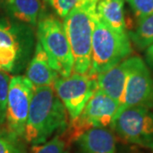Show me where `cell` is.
<instances>
[{
    "mask_svg": "<svg viewBox=\"0 0 153 153\" xmlns=\"http://www.w3.org/2000/svg\"><path fill=\"white\" fill-rule=\"evenodd\" d=\"M97 0H81L64 18L63 27L73 58L72 73L88 74L91 66V45Z\"/></svg>",
    "mask_w": 153,
    "mask_h": 153,
    "instance_id": "2",
    "label": "cell"
},
{
    "mask_svg": "<svg viewBox=\"0 0 153 153\" xmlns=\"http://www.w3.org/2000/svg\"><path fill=\"white\" fill-rule=\"evenodd\" d=\"M63 133L56 134L54 138L44 144L33 146L31 153H69L70 142Z\"/></svg>",
    "mask_w": 153,
    "mask_h": 153,
    "instance_id": "17",
    "label": "cell"
},
{
    "mask_svg": "<svg viewBox=\"0 0 153 153\" xmlns=\"http://www.w3.org/2000/svg\"><path fill=\"white\" fill-rule=\"evenodd\" d=\"M0 153H27L19 138L8 132H0Z\"/></svg>",
    "mask_w": 153,
    "mask_h": 153,
    "instance_id": "18",
    "label": "cell"
},
{
    "mask_svg": "<svg viewBox=\"0 0 153 153\" xmlns=\"http://www.w3.org/2000/svg\"><path fill=\"white\" fill-rule=\"evenodd\" d=\"M119 104L113 99L97 89L85 105L76 119L71 120L65 131L68 141H76L83 133L93 128H106L111 125L117 113Z\"/></svg>",
    "mask_w": 153,
    "mask_h": 153,
    "instance_id": "5",
    "label": "cell"
},
{
    "mask_svg": "<svg viewBox=\"0 0 153 153\" xmlns=\"http://www.w3.org/2000/svg\"><path fill=\"white\" fill-rule=\"evenodd\" d=\"M4 9L12 20L35 27L41 16L42 2L41 0H5Z\"/></svg>",
    "mask_w": 153,
    "mask_h": 153,
    "instance_id": "15",
    "label": "cell"
},
{
    "mask_svg": "<svg viewBox=\"0 0 153 153\" xmlns=\"http://www.w3.org/2000/svg\"><path fill=\"white\" fill-rule=\"evenodd\" d=\"M4 1H5V0H4Z\"/></svg>",
    "mask_w": 153,
    "mask_h": 153,
    "instance_id": "24",
    "label": "cell"
},
{
    "mask_svg": "<svg viewBox=\"0 0 153 153\" xmlns=\"http://www.w3.org/2000/svg\"><path fill=\"white\" fill-rule=\"evenodd\" d=\"M128 71L124 92L118 114L129 107L153 108V76L145 61L139 56L127 59ZM116 115V116H117Z\"/></svg>",
    "mask_w": 153,
    "mask_h": 153,
    "instance_id": "6",
    "label": "cell"
},
{
    "mask_svg": "<svg viewBox=\"0 0 153 153\" xmlns=\"http://www.w3.org/2000/svg\"><path fill=\"white\" fill-rule=\"evenodd\" d=\"M131 53L128 35L114 32L96 16L91 45V66L88 74L96 78L98 75L128 59Z\"/></svg>",
    "mask_w": 153,
    "mask_h": 153,
    "instance_id": "3",
    "label": "cell"
},
{
    "mask_svg": "<svg viewBox=\"0 0 153 153\" xmlns=\"http://www.w3.org/2000/svg\"><path fill=\"white\" fill-rule=\"evenodd\" d=\"M44 1H46V0H44Z\"/></svg>",
    "mask_w": 153,
    "mask_h": 153,
    "instance_id": "23",
    "label": "cell"
},
{
    "mask_svg": "<svg viewBox=\"0 0 153 153\" xmlns=\"http://www.w3.org/2000/svg\"><path fill=\"white\" fill-rule=\"evenodd\" d=\"M67 128V111L53 87L35 88L23 139L36 146Z\"/></svg>",
    "mask_w": 153,
    "mask_h": 153,
    "instance_id": "1",
    "label": "cell"
},
{
    "mask_svg": "<svg viewBox=\"0 0 153 153\" xmlns=\"http://www.w3.org/2000/svg\"><path fill=\"white\" fill-rule=\"evenodd\" d=\"M38 42L46 52L50 66L61 77L73 71V58L63 23L52 15H41L38 22Z\"/></svg>",
    "mask_w": 153,
    "mask_h": 153,
    "instance_id": "4",
    "label": "cell"
},
{
    "mask_svg": "<svg viewBox=\"0 0 153 153\" xmlns=\"http://www.w3.org/2000/svg\"><path fill=\"white\" fill-rule=\"evenodd\" d=\"M53 88L71 120H74L98 89V85L96 78L88 74L72 73L67 77L59 76Z\"/></svg>",
    "mask_w": 153,
    "mask_h": 153,
    "instance_id": "9",
    "label": "cell"
},
{
    "mask_svg": "<svg viewBox=\"0 0 153 153\" xmlns=\"http://www.w3.org/2000/svg\"><path fill=\"white\" fill-rule=\"evenodd\" d=\"M95 11L99 19L111 30L127 33L124 0H97Z\"/></svg>",
    "mask_w": 153,
    "mask_h": 153,
    "instance_id": "14",
    "label": "cell"
},
{
    "mask_svg": "<svg viewBox=\"0 0 153 153\" xmlns=\"http://www.w3.org/2000/svg\"><path fill=\"white\" fill-rule=\"evenodd\" d=\"M35 88L26 76L11 77L6 108L7 132L13 136L23 138L28 112Z\"/></svg>",
    "mask_w": 153,
    "mask_h": 153,
    "instance_id": "8",
    "label": "cell"
},
{
    "mask_svg": "<svg viewBox=\"0 0 153 153\" xmlns=\"http://www.w3.org/2000/svg\"><path fill=\"white\" fill-rule=\"evenodd\" d=\"M80 1L81 0H46L56 15L63 19L80 3Z\"/></svg>",
    "mask_w": 153,
    "mask_h": 153,
    "instance_id": "21",
    "label": "cell"
},
{
    "mask_svg": "<svg viewBox=\"0 0 153 153\" xmlns=\"http://www.w3.org/2000/svg\"><path fill=\"white\" fill-rule=\"evenodd\" d=\"M75 142L77 153H117L114 134L106 128H93Z\"/></svg>",
    "mask_w": 153,
    "mask_h": 153,
    "instance_id": "12",
    "label": "cell"
},
{
    "mask_svg": "<svg viewBox=\"0 0 153 153\" xmlns=\"http://www.w3.org/2000/svg\"><path fill=\"white\" fill-rule=\"evenodd\" d=\"M146 57L148 63L152 66H153V44H152L151 46H149L146 49Z\"/></svg>",
    "mask_w": 153,
    "mask_h": 153,
    "instance_id": "22",
    "label": "cell"
},
{
    "mask_svg": "<svg viewBox=\"0 0 153 153\" xmlns=\"http://www.w3.org/2000/svg\"><path fill=\"white\" fill-rule=\"evenodd\" d=\"M138 22L153 14V0H126Z\"/></svg>",
    "mask_w": 153,
    "mask_h": 153,
    "instance_id": "20",
    "label": "cell"
},
{
    "mask_svg": "<svg viewBox=\"0 0 153 153\" xmlns=\"http://www.w3.org/2000/svg\"><path fill=\"white\" fill-rule=\"evenodd\" d=\"M11 77L8 73L0 71V126L5 123L8 92Z\"/></svg>",
    "mask_w": 153,
    "mask_h": 153,
    "instance_id": "19",
    "label": "cell"
},
{
    "mask_svg": "<svg viewBox=\"0 0 153 153\" xmlns=\"http://www.w3.org/2000/svg\"><path fill=\"white\" fill-rule=\"evenodd\" d=\"M128 71L127 59L96 76L98 88L116 100L119 105L124 92Z\"/></svg>",
    "mask_w": 153,
    "mask_h": 153,
    "instance_id": "13",
    "label": "cell"
},
{
    "mask_svg": "<svg viewBox=\"0 0 153 153\" xmlns=\"http://www.w3.org/2000/svg\"><path fill=\"white\" fill-rule=\"evenodd\" d=\"M117 135L127 142L153 149V111L129 107L121 111L111 123Z\"/></svg>",
    "mask_w": 153,
    "mask_h": 153,
    "instance_id": "7",
    "label": "cell"
},
{
    "mask_svg": "<svg viewBox=\"0 0 153 153\" xmlns=\"http://www.w3.org/2000/svg\"><path fill=\"white\" fill-rule=\"evenodd\" d=\"M138 49H147L153 44V14L139 22L136 29L128 34Z\"/></svg>",
    "mask_w": 153,
    "mask_h": 153,
    "instance_id": "16",
    "label": "cell"
},
{
    "mask_svg": "<svg viewBox=\"0 0 153 153\" xmlns=\"http://www.w3.org/2000/svg\"><path fill=\"white\" fill-rule=\"evenodd\" d=\"M26 76L34 88L54 87L55 81L59 77V75L50 66L47 54L38 42L27 66Z\"/></svg>",
    "mask_w": 153,
    "mask_h": 153,
    "instance_id": "11",
    "label": "cell"
},
{
    "mask_svg": "<svg viewBox=\"0 0 153 153\" xmlns=\"http://www.w3.org/2000/svg\"><path fill=\"white\" fill-rule=\"evenodd\" d=\"M34 45L31 26L14 20L0 18V48L16 50L27 65Z\"/></svg>",
    "mask_w": 153,
    "mask_h": 153,
    "instance_id": "10",
    "label": "cell"
}]
</instances>
